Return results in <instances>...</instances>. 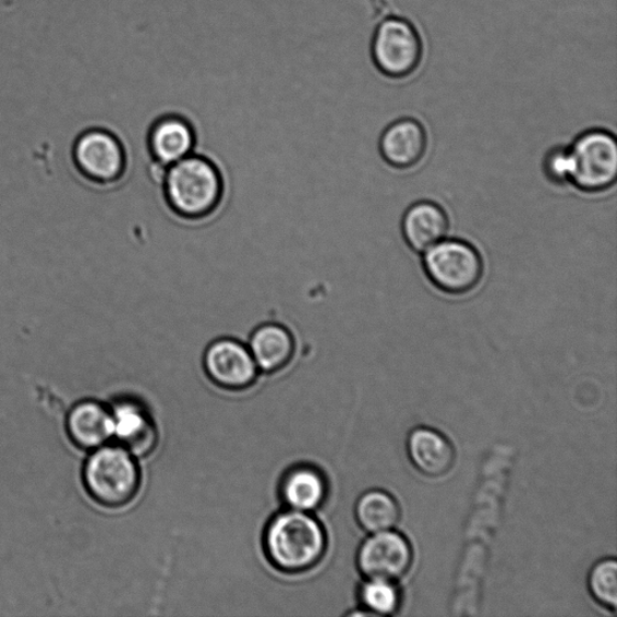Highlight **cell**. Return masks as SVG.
Masks as SVG:
<instances>
[{
	"label": "cell",
	"mask_w": 617,
	"mask_h": 617,
	"mask_svg": "<svg viewBox=\"0 0 617 617\" xmlns=\"http://www.w3.org/2000/svg\"><path fill=\"white\" fill-rule=\"evenodd\" d=\"M513 460L516 451L510 445L498 444L483 463L455 577L450 604L453 616L480 613L489 546L498 529Z\"/></svg>",
	"instance_id": "obj_1"
},
{
	"label": "cell",
	"mask_w": 617,
	"mask_h": 617,
	"mask_svg": "<svg viewBox=\"0 0 617 617\" xmlns=\"http://www.w3.org/2000/svg\"><path fill=\"white\" fill-rule=\"evenodd\" d=\"M263 543L274 567L288 573H301L323 559L327 536L313 512L288 509L269 521Z\"/></svg>",
	"instance_id": "obj_2"
},
{
	"label": "cell",
	"mask_w": 617,
	"mask_h": 617,
	"mask_svg": "<svg viewBox=\"0 0 617 617\" xmlns=\"http://www.w3.org/2000/svg\"><path fill=\"white\" fill-rule=\"evenodd\" d=\"M83 484L97 505L121 508L140 491V465L132 452L118 443H109L88 452L83 467Z\"/></svg>",
	"instance_id": "obj_3"
},
{
	"label": "cell",
	"mask_w": 617,
	"mask_h": 617,
	"mask_svg": "<svg viewBox=\"0 0 617 617\" xmlns=\"http://www.w3.org/2000/svg\"><path fill=\"white\" fill-rule=\"evenodd\" d=\"M165 192L170 207L178 214L204 216L221 199L222 177L211 159L193 153L167 168Z\"/></svg>",
	"instance_id": "obj_4"
},
{
	"label": "cell",
	"mask_w": 617,
	"mask_h": 617,
	"mask_svg": "<svg viewBox=\"0 0 617 617\" xmlns=\"http://www.w3.org/2000/svg\"><path fill=\"white\" fill-rule=\"evenodd\" d=\"M422 267L434 288L450 295L472 292L484 277L477 249L461 239H443L426 251Z\"/></svg>",
	"instance_id": "obj_5"
},
{
	"label": "cell",
	"mask_w": 617,
	"mask_h": 617,
	"mask_svg": "<svg viewBox=\"0 0 617 617\" xmlns=\"http://www.w3.org/2000/svg\"><path fill=\"white\" fill-rule=\"evenodd\" d=\"M571 161L570 184L586 193H600L617 179V141L605 130H590L568 147Z\"/></svg>",
	"instance_id": "obj_6"
},
{
	"label": "cell",
	"mask_w": 617,
	"mask_h": 617,
	"mask_svg": "<svg viewBox=\"0 0 617 617\" xmlns=\"http://www.w3.org/2000/svg\"><path fill=\"white\" fill-rule=\"evenodd\" d=\"M372 61L383 75L403 78L413 74L422 60L418 29L402 17H388L374 29L370 44Z\"/></svg>",
	"instance_id": "obj_7"
},
{
	"label": "cell",
	"mask_w": 617,
	"mask_h": 617,
	"mask_svg": "<svg viewBox=\"0 0 617 617\" xmlns=\"http://www.w3.org/2000/svg\"><path fill=\"white\" fill-rule=\"evenodd\" d=\"M414 562V551L407 536L385 531L368 536L359 547L356 564L364 579L397 582Z\"/></svg>",
	"instance_id": "obj_8"
},
{
	"label": "cell",
	"mask_w": 617,
	"mask_h": 617,
	"mask_svg": "<svg viewBox=\"0 0 617 617\" xmlns=\"http://www.w3.org/2000/svg\"><path fill=\"white\" fill-rule=\"evenodd\" d=\"M203 371L217 386L227 390H243L253 385L259 374L245 342L223 337L210 342L203 355Z\"/></svg>",
	"instance_id": "obj_9"
},
{
	"label": "cell",
	"mask_w": 617,
	"mask_h": 617,
	"mask_svg": "<svg viewBox=\"0 0 617 617\" xmlns=\"http://www.w3.org/2000/svg\"><path fill=\"white\" fill-rule=\"evenodd\" d=\"M76 162L98 184H109L123 174L125 154L121 141L106 129L85 133L75 148Z\"/></svg>",
	"instance_id": "obj_10"
},
{
	"label": "cell",
	"mask_w": 617,
	"mask_h": 617,
	"mask_svg": "<svg viewBox=\"0 0 617 617\" xmlns=\"http://www.w3.org/2000/svg\"><path fill=\"white\" fill-rule=\"evenodd\" d=\"M65 432L75 448L89 452L113 439L110 408L84 399L75 403L65 416Z\"/></svg>",
	"instance_id": "obj_11"
},
{
	"label": "cell",
	"mask_w": 617,
	"mask_h": 617,
	"mask_svg": "<svg viewBox=\"0 0 617 617\" xmlns=\"http://www.w3.org/2000/svg\"><path fill=\"white\" fill-rule=\"evenodd\" d=\"M427 150V133L418 120H397L383 132L379 153L392 168L407 170L418 166Z\"/></svg>",
	"instance_id": "obj_12"
},
{
	"label": "cell",
	"mask_w": 617,
	"mask_h": 617,
	"mask_svg": "<svg viewBox=\"0 0 617 617\" xmlns=\"http://www.w3.org/2000/svg\"><path fill=\"white\" fill-rule=\"evenodd\" d=\"M407 452L415 470L427 477L447 475L455 465L452 443L433 428L416 427L411 431L407 439Z\"/></svg>",
	"instance_id": "obj_13"
},
{
	"label": "cell",
	"mask_w": 617,
	"mask_h": 617,
	"mask_svg": "<svg viewBox=\"0 0 617 617\" xmlns=\"http://www.w3.org/2000/svg\"><path fill=\"white\" fill-rule=\"evenodd\" d=\"M113 439L135 457L144 456L154 449L156 430L154 422L143 406L122 399L110 408Z\"/></svg>",
	"instance_id": "obj_14"
},
{
	"label": "cell",
	"mask_w": 617,
	"mask_h": 617,
	"mask_svg": "<svg viewBox=\"0 0 617 617\" xmlns=\"http://www.w3.org/2000/svg\"><path fill=\"white\" fill-rule=\"evenodd\" d=\"M449 217L439 204L418 202L406 211L402 234L407 245L419 254L441 242L449 232Z\"/></svg>",
	"instance_id": "obj_15"
},
{
	"label": "cell",
	"mask_w": 617,
	"mask_h": 617,
	"mask_svg": "<svg viewBox=\"0 0 617 617\" xmlns=\"http://www.w3.org/2000/svg\"><path fill=\"white\" fill-rule=\"evenodd\" d=\"M259 373L274 374L289 367L295 352V340L291 330L277 323L258 326L247 340Z\"/></svg>",
	"instance_id": "obj_16"
},
{
	"label": "cell",
	"mask_w": 617,
	"mask_h": 617,
	"mask_svg": "<svg viewBox=\"0 0 617 617\" xmlns=\"http://www.w3.org/2000/svg\"><path fill=\"white\" fill-rule=\"evenodd\" d=\"M196 136L191 123L178 116L157 120L148 134V148L158 164L169 167L193 154Z\"/></svg>",
	"instance_id": "obj_17"
},
{
	"label": "cell",
	"mask_w": 617,
	"mask_h": 617,
	"mask_svg": "<svg viewBox=\"0 0 617 617\" xmlns=\"http://www.w3.org/2000/svg\"><path fill=\"white\" fill-rule=\"evenodd\" d=\"M280 493L289 509L313 512L323 506L327 497L326 479L314 467H294L283 476Z\"/></svg>",
	"instance_id": "obj_18"
},
{
	"label": "cell",
	"mask_w": 617,
	"mask_h": 617,
	"mask_svg": "<svg viewBox=\"0 0 617 617\" xmlns=\"http://www.w3.org/2000/svg\"><path fill=\"white\" fill-rule=\"evenodd\" d=\"M355 516L360 528L370 534L391 531L401 520L398 500L385 489H370L356 501Z\"/></svg>",
	"instance_id": "obj_19"
},
{
	"label": "cell",
	"mask_w": 617,
	"mask_h": 617,
	"mask_svg": "<svg viewBox=\"0 0 617 617\" xmlns=\"http://www.w3.org/2000/svg\"><path fill=\"white\" fill-rule=\"evenodd\" d=\"M364 614L374 616L395 615L402 603L401 591L396 582L364 579L359 591Z\"/></svg>",
	"instance_id": "obj_20"
},
{
	"label": "cell",
	"mask_w": 617,
	"mask_h": 617,
	"mask_svg": "<svg viewBox=\"0 0 617 617\" xmlns=\"http://www.w3.org/2000/svg\"><path fill=\"white\" fill-rule=\"evenodd\" d=\"M588 586L594 601L608 610L617 607V562L615 558H603L594 565L588 577Z\"/></svg>",
	"instance_id": "obj_21"
},
{
	"label": "cell",
	"mask_w": 617,
	"mask_h": 617,
	"mask_svg": "<svg viewBox=\"0 0 617 617\" xmlns=\"http://www.w3.org/2000/svg\"><path fill=\"white\" fill-rule=\"evenodd\" d=\"M543 170L552 184L564 186L570 184L571 161L568 147L555 146L544 157Z\"/></svg>",
	"instance_id": "obj_22"
}]
</instances>
